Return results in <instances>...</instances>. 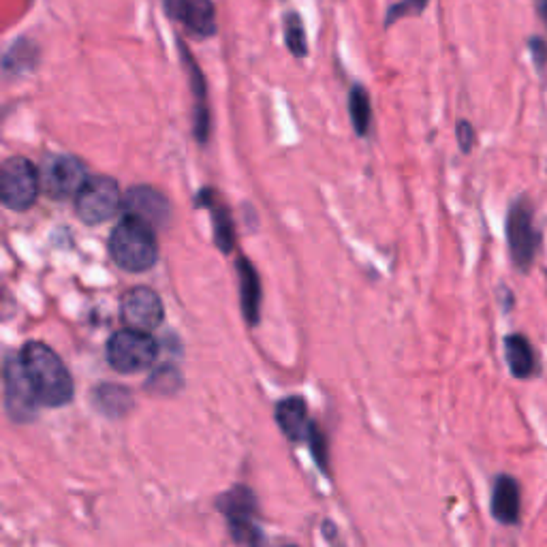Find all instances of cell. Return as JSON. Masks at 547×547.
Returning a JSON list of instances; mask_svg holds the SVG:
<instances>
[{
    "label": "cell",
    "mask_w": 547,
    "mask_h": 547,
    "mask_svg": "<svg viewBox=\"0 0 547 547\" xmlns=\"http://www.w3.org/2000/svg\"><path fill=\"white\" fill-rule=\"evenodd\" d=\"M238 280H240V308L248 325H257L261 315V278L255 265L246 257L238 259Z\"/></svg>",
    "instance_id": "obj_18"
},
{
    "label": "cell",
    "mask_w": 547,
    "mask_h": 547,
    "mask_svg": "<svg viewBox=\"0 0 547 547\" xmlns=\"http://www.w3.org/2000/svg\"><path fill=\"white\" fill-rule=\"evenodd\" d=\"M535 9H537L539 20H541L543 26L547 28V0H535Z\"/></svg>",
    "instance_id": "obj_27"
},
{
    "label": "cell",
    "mask_w": 547,
    "mask_h": 547,
    "mask_svg": "<svg viewBox=\"0 0 547 547\" xmlns=\"http://www.w3.org/2000/svg\"><path fill=\"white\" fill-rule=\"evenodd\" d=\"M349 118L357 137H368L372 129V101L370 92L362 84H353L349 90Z\"/></svg>",
    "instance_id": "obj_21"
},
{
    "label": "cell",
    "mask_w": 547,
    "mask_h": 547,
    "mask_svg": "<svg viewBox=\"0 0 547 547\" xmlns=\"http://www.w3.org/2000/svg\"><path fill=\"white\" fill-rule=\"evenodd\" d=\"M122 214L137 216L142 221L150 223L154 229H165L171 223V208L169 197L150 184H135L124 193L122 199Z\"/></svg>",
    "instance_id": "obj_12"
},
{
    "label": "cell",
    "mask_w": 547,
    "mask_h": 547,
    "mask_svg": "<svg viewBox=\"0 0 547 547\" xmlns=\"http://www.w3.org/2000/svg\"><path fill=\"white\" fill-rule=\"evenodd\" d=\"M107 250L120 270L129 274H144L159 261L156 229L142 218L122 214L120 223L109 233Z\"/></svg>",
    "instance_id": "obj_2"
},
{
    "label": "cell",
    "mask_w": 547,
    "mask_h": 547,
    "mask_svg": "<svg viewBox=\"0 0 547 547\" xmlns=\"http://www.w3.org/2000/svg\"><path fill=\"white\" fill-rule=\"evenodd\" d=\"M24 372L41 406L62 409L75 396L73 377L62 357L41 340L26 342L20 351Z\"/></svg>",
    "instance_id": "obj_1"
},
{
    "label": "cell",
    "mask_w": 547,
    "mask_h": 547,
    "mask_svg": "<svg viewBox=\"0 0 547 547\" xmlns=\"http://www.w3.org/2000/svg\"><path fill=\"white\" fill-rule=\"evenodd\" d=\"M178 52L182 67L186 71V77H189V90L193 97L191 105V133L193 139L199 146H208L210 142V133H212V114H210V103H208V80L203 75L199 62L191 54V50L186 48V43L178 37L176 39Z\"/></svg>",
    "instance_id": "obj_9"
},
{
    "label": "cell",
    "mask_w": 547,
    "mask_h": 547,
    "mask_svg": "<svg viewBox=\"0 0 547 547\" xmlns=\"http://www.w3.org/2000/svg\"><path fill=\"white\" fill-rule=\"evenodd\" d=\"M218 509L227 518L233 539L244 547H263V533L257 520V498L244 486H236L223 498H218Z\"/></svg>",
    "instance_id": "obj_8"
},
{
    "label": "cell",
    "mask_w": 547,
    "mask_h": 547,
    "mask_svg": "<svg viewBox=\"0 0 547 547\" xmlns=\"http://www.w3.org/2000/svg\"><path fill=\"white\" fill-rule=\"evenodd\" d=\"M195 203L199 208H206L212 214V227H214V242L218 250L223 253H231L236 248V223L227 203L221 199L212 186L201 189L195 197Z\"/></svg>",
    "instance_id": "obj_15"
},
{
    "label": "cell",
    "mask_w": 547,
    "mask_h": 547,
    "mask_svg": "<svg viewBox=\"0 0 547 547\" xmlns=\"http://www.w3.org/2000/svg\"><path fill=\"white\" fill-rule=\"evenodd\" d=\"M107 364L120 374H137L154 366L159 357V342L150 332H139L124 327L107 340Z\"/></svg>",
    "instance_id": "obj_5"
},
{
    "label": "cell",
    "mask_w": 547,
    "mask_h": 547,
    "mask_svg": "<svg viewBox=\"0 0 547 547\" xmlns=\"http://www.w3.org/2000/svg\"><path fill=\"white\" fill-rule=\"evenodd\" d=\"M287 547H295V545H287Z\"/></svg>",
    "instance_id": "obj_29"
},
{
    "label": "cell",
    "mask_w": 547,
    "mask_h": 547,
    "mask_svg": "<svg viewBox=\"0 0 547 547\" xmlns=\"http://www.w3.org/2000/svg\"><path fill=\"white\" fill-rule=\"evenodd\" d=\"M306 441L310 445L312 458H315V462L319 464L321 471L330 473V453H327V439H325V434L321 432V428L315 424V421L310 424Z\"/></svg>",
    "instance_id": "obj_24"
},
{
    "label": "cell",
    "mask_w": 547,
    "mask_h": 547,
    "mask_svg": "<svg viewBox=\"0 0 547 547\" xmlns=\"http://www.w3.org/2000/svg\"><path fill=\"white\" fill-rule=\"evenodd\" d=\"M3 381H5V411H7V415L13 421H18V424L33 421L37 417V409L41 404L37 402V398L33 394V387H30V383H28L20 353L7 355Z\"/></svg>",
    "instance_id": "obj_10"
},
{
    "label": "cell",
    "mask_w": 547,
    "mask_h": 547,
    "mask_svg": "<svg viewBox=\"0 0 547 547\" xmlns=\"http://www.w3.org/2000/svg\"><path fill=\"white\" fill-rule=\"evenodd\" d=\"M274 417H276L278 428L283 430V434L289 441L298 443L308 436L312 421L308 419V406L302 396H291V398L280 400L274 409Z\"/></svg>",
    "instance_id": "obj_17"
},
{
    "label": "cell",
    "mask_w": 547,
    "mask_h": 547,
    "mask_svg": "<svg viewBox=\"0 0 547 547\" xmlns=\"http://www.w3.org/2000/svg\"><path fill=\"white\" fill-rule=\"evenodd\" d=\"M169 20H176L195 39H212L218 33L216 7L212 0H180L167 11Z\"/></svg>",
    "instance_id": "obj_13"
},
{
    "label": "cell",
    "mask_w": 547,
    "mask_h": 547,
    "mask_svg": "<svg viewBox=\"0 0 547 547\" xmlns=\"http://www.w3.org/2000/svg\"><path fill=\"white\" fill-rule=\"evenodd\" d=\"M180 3V0H163V5H165V13L171 9V7H174V5H178Z\"/></svg>",
    "instance_id": "obj_28"
},
{
    "label": "cell",
    "mask_w": 547,
    "mask_h": 547,
    "mask_svg": "<svg viewBox=\"0 0 547 547\" xmlns=\"http://www.w3.org/2000/svg\"><path fill=\"white\" fill-rule=\"evenodd\" d=\"M92 402H95L97 411L105 417L120 419L133 411V394L131 389L116 385V383H101L92 392Z\"/></svg>",
    "instance_id": "obj_20"
},
{
    "label": "cell",
    "mask_w": 547,
    "mask_h": 547,
    "mask_svg": "<svg viewBox=\"0 0 547 547\" xmlns=\"http://www.w3.org/2000/svg\"><path fill=\"white\" fill-rule=\"evenodd\" d=\"M283 39H285V48L287 52L304 60L308 56V37H306V26L302 15L298 11H287L283 18Z\"/></svg>",
    "instance_id": "obj_22"
},
{
    "label": "cell",
    "mask_w": 547,
    "mask_h": 547,
    "mask_svg": "<svg viewBox=\"0 0 547 547\" xmlns=\"http://www.w3.org/2000/svg\"><path fill=\"white\" fill-rule=\"evenodd\" d=\"M503 345H505V359H507L509 372L515 379L526 381V379L537 377V374L541 372V364H539L533 342H530L524 334H509Z\"/></svg>",
    "instance_id": "obj_16"
},
{
    "label": "cell",
    "mask_w": 547,
    "mask_h": 547,
    "mask_svg": "<svg viewBox=\"0 0 547 547\" xmlns=\"http://www.w3.org/2000/svg\"><path fill=\"white\" fill-rule=\"evenodd\" d=\"M430 0H398V3L389 5L385 13V28H392L402 18H417L426 11Z\"/></svg>",
    "instance_id": "obj_23"
},
{
    "label": "cell",
    "mask_w": 547,
    "mask_h": 547,
    "mask_svg": "<svg viewBox=\"0 0 547 547\" xmlns=\"http://www.w3.org/2000/svg\"><path fill=\"white\" fill-rule=\"evenodd\" d=\"M122 323L139 332H154L165 319L161 295L150 287H131L120 298Z\"/></svg>",
    "instance_id": "obj_11"
},
{
    "label": "cell",
    "mask_w": 547,
    "mask_h": 547,
    "mask_svg": "<svg viewBox=\"0 0 547 547\" xmlns=\"http://www.w3.org/2000/svg\"><path fill=\"white\" fill-rule=\"evenodd\" d=\"M492 518L503 526H518L522 520V486L511 475H498L490 496Z\"/></svg>",
    "instance_id": "obj_14"
},
{
    "label": "cell",
    "mask_w": 547,
    "mask_h": 547,
    "mask_svg": "<svg viewBox=\"0 0 547 547\" xmlns=\"http://www.w3.org/2000/svg\"><path fill=\"white\" fill-rule=\"evenodd\" d=\"M456 137H458V146L464 154H471V150L477 144V133L475 127L468 120H458L456 122Z\"/></svg>",
    "instance_id": "obj_25"
},
{
    "label": "cell",
    "mask_w": 547,
    "mask_h": 547,
    "mask_svg": "<svg viewBox=\"0 0 547 547\" xmlns=\"http://www.w3.org/2000/svg\"><path fill=\"white\" fill-rule=\"evenodd\" d=\"M43 193L54 201L75 199L90 178L86 163L77 154L52 152L45 154L39 165Z\"/></svg>",
    "instance_id": "obj_7"
},
{
    "label": "cell",
    "mask_w": 547,
    "mask_h": 547,
    "mask_svg": "<svg viewBox=\"0 0 547 547\" xmlns=\"http://www.w3.org/2000/svg\"><path fill=\"white\" fill-rule=\"evenodd\" d=\"M39 58L41 50L37 41L30 37H20L18 41H13L9 45V50L5 52L3 71L7 77H24L39 67Z\"/></svg>",
    "instance_id": "obj_19"
},
{
    "label": "cell",
    "mask_w": 547,
    "mask_h": 547,
    "mask_svg": "<svg viewBox=\"0 0 547 547\" xmlns=\"http://www.w3.org/2000/svg\"><path fill=\"white\" fill-rule=\"evenodd\" d=\"M505 236L515 268L530 272L541 250V231L535 227V206L528 197L522 195L509 206Z\"/></svg>",
    "instance_id": "obj_3"
},
{
    "label": "cell",
    "mask_w": 547,
    "mask_h": 547,
    "mask_svg": "<svg viewBox=\"0 0 547 547\" xmlns=\"http://www.w3.org/2000/svg\"><path fill=\"white\" fill-rule=\"evenodd\" d=\"M43 193L39 167L22 154H13L0 167V201L11 212H28Z\"/></svg>",
    "instance_id": "obj_4"
},
{
    "label": "cell",
    "mask_w": 547,
    "mask_h": 547,
    "mask_svg": "<svg viewBox=\"0 0 547 547\" xmlns=\"http://www.w3.org/2000/svg\"><path fill=\"white\" fill-rule=\"evenodd\" d=\"M528 48H530V54H533L535 67L543 71L547 67V41L543 37H530Z\"/></svg>",
    "instance_id": "obj_26"
},
{
    "label": "cell",
    "mask_w": 547,
    "mask_h": 547,
    "mask_svg": "<svg viewBox=\"0 0 547 547\" xmlns=\"http://www.w3.org/2000/svg\"><path fill=\"white\" fill-rule=\"evenodd\" d=\"M124 193L112 176H90L73 199L75 214L88 227H97L122 212Z\"/></svg>",
    "instance_id": "obj_6"
}]
</instances>
